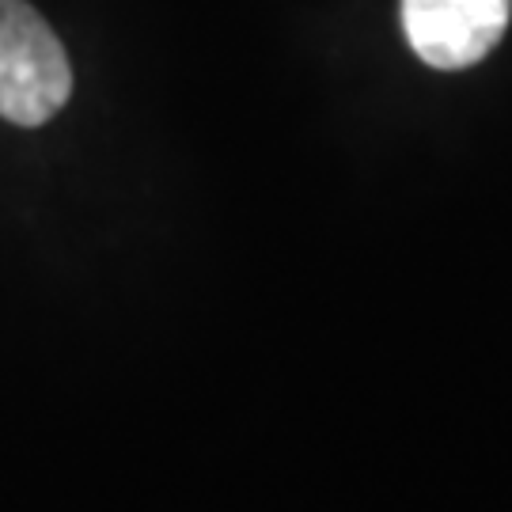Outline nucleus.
<instances>
[{"mask_svg":"<svg viewBox=\"0 0 512 512\" xmlns=\"http://www.w3.org/2000/svg\"><path fill=\"white\" fill-rule=\"evenodd\" d=\"M73 69L61 38L27 0H0V118L42 126L69 103Z\"/></svg>","mask_w":512,"mask_h":512,"instance_id":"obj_1","label":"nucleus"},{"mask_svg":"<svg viewBox=\"0 0 512 512\" xmlns=\"http://www.w3.org/2000/svg\"><path fill=\"white\" fill-rule=\"evenodd\" d=\"M512 0H403V31L433 69H467L509 27Z\"/></svg>","mask_w":512,"mask_h":512,"instance_id":"obj_2","label":"nucleus"}]
</instances>
